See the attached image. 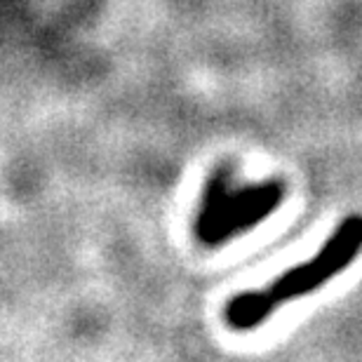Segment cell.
Instances as JSON below:
<instances>
[{
	"mask_svg": "<svg viewBox=\"0 0 362 362\" xmlns=\"http://www.w3.org/2000/svg\"><path fill=\"white\" fill-rule=\"evenodd\" d=\"M362 252V214H349L327 238L320 252L303 264L292 266L264 289L235 294L223 308V320L230 329L250 332L266 322L282 303L313 294L341 273Z\"/></svg>",
	"mask_w": 362,
	"mask_h": 362,
	"instance_id": "cell-1",
	"label": "cell"
},
{
	"mask_svg": "<svg viewBox=\"0 0 362 362\" xmlns=\"http://www.w3.org/2000/svg\"><path fill=\"white\" fill-rule=\"evenodd\" d=\"M282 198H285V186L278 179L235 186L233 168L221 165L212 172L202 191L195 235L209 247L226 243L264 221L280 205Z\"/></svg>",
	"mask_w": 362,
	"mask_h": 362,
	"instance_id": "cell-2",
	"label": "cell"
}]
</instances>
